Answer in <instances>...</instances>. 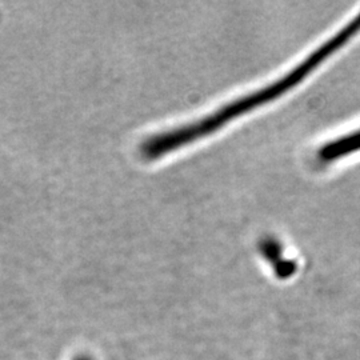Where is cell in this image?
Returning <instances> with one entry per match:
<instances>
[{
	"mask_svg": "<svg viewBox=\"0 0 360 360\" xmlns=\"http://www.w3.org/2000/svg\"><path fill=\"white\" fill-rule=\"evenodd\" d=\"M75 360H91L89 356H79V358H77Z\"/></svg>",
	"mask_w": 360,
	"mask_h": 360,
	"instance_id": "3",
	"label": "cell"
},
{
	"mask_svg": "<svg viewBox=\"0 0 360 360\" xmlns=\"http://www.w3.org/2000/svg\"><path fill=\"white\" fill-rule=\"evenodd\" d=\"M360 31V13L348 23L343 30H340L335 37L327 40L322 47L312 52L300 65H296L290 72H287L279 80H275L269 86L255 91L247 96L239 98L231 103L223 105L212 114L205 116L193 123L169 129L166 132L156 134L147 138L141 144L139 151L144 159L155 160L165 155L176 151L180 147L196 142L207 135L218 131L223 126L229 124L233 119L245 115L263 104L270 103L272 101L281 98L285 92L295 89L311 72H314L323 62H326L334 52L340 50L349 39L354 38Z\"/></svg>",
	"mask_w": 360,
	"mask_h": 360,
	"instance_id": "1",
	"label": "cell"
},
{
	"mask_svg": "<svg viewBox=\"0 0 360 360\" xmlns=\"http://www.w3.org/2000/svg\"><path fill=\"white\" fill-rule=\"evenodd\" d=\"M356 151H360V129L324 144L318 156L322 162H334Z\"/></svg>",
	"mask_w": 360,
	"mask_h": 360,
	"instance_id": "2",
	"label": "cell"
}]
</instances>
